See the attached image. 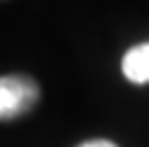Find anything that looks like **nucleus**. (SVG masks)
<instances>
[{"label": "nucleus", "mask_w": 149, "mask_h": 147, "mask_svg": "<svg viewBox=\"0 0 149 147\" xmlns=\"http://www.w3.org/2000/svg\"><path fill=\"white\" fill-rule=\"evenodd\" d=\"M40 98V86L26 75L0 77V121L28 112Z\"/></svg>", "instance_id": "nucleus-1"}, {"label": "nucleus", "mask_w": 149, "mask_h": 147, "mask_svg": "<svg viewBox=\"0 0 149 147\" xmlns=\"http://www.w3.org/2000/svg\"><path fill=\"white\" fill-rule=\"evenodd\" d=\"M121 70L126 79H130L133 84H147L149 82V42L135 44L133 49H128L121 61Z\"/></svg>", "instance_id": "nucleus-2"}, {"label": "nucleus", "mask_w": 149, "mask_h": 147, "mask_svg": "<svg viewBox=\"0 0 149 147\" xmlns=\"http://www.w3.org/2000/svg\"><path fill=\"white\" fill-rule=\"evenodd\" d=\"M77 147H116L112 140H102V138H95V140H84L81 145Z\"/></svg>", "instance_id": "nucleus-3"}]
</instances>
